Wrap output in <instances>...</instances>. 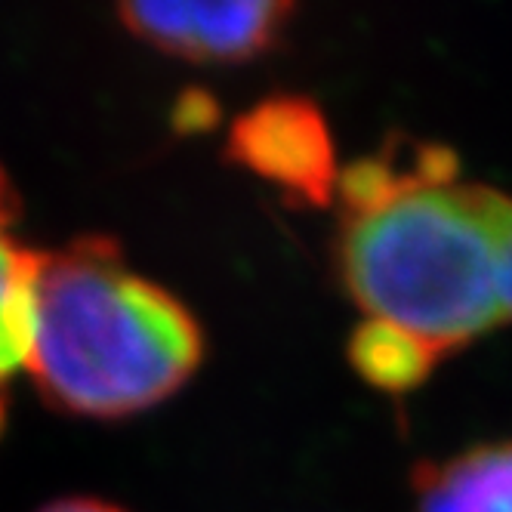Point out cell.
I'll return each instance as SVG.
<instances>
[{
	"label": "cell",
	"mask_w": 512,
	"mask_h": 512,
	"mask_svg": "<svg viewBox=\"0 0 512 512\" xmlns=\"http://www.w3.org/2000/svg\"><path fill=\"white\" fill-rule=\"evenodd\" d=\"M226 155L284 195L324 207L337 198V145L318 105L303 96H269L244 112Z\"/></svg>",
	"instance_id": "3"
},
{
	"label": "cell",
	"mask_w": 512,
	"mask_h": 512,
	"mask_svg": "<svg viewBox=\"0 0 512 512\" xmlns=\"http://www.w3.org/2000/svg\"><path fill=\"white\" fill-rule=\"evenodd\" d=\"M500 300H503L506 321H512V198L506 204L503 241H500Z\"/></svg>",
	"instance_id": "8"
},
{
	"label": "cell",
	"mask_w": 512,
	"mask_h": 512,
	"mask_svg": "<svg viewBox=\"0 0 512 512\" xmlns=\"http://www.w3.org/2000/svg\"><path fill=\"white\" fill-rule=\"evenodd\" d=\"M41 512H124V509L115 503L96 500V497H62V500L47 503Z\"/></svg>",
	"instance_id": "9"
},
{
	"label": "cell",
	"mask_w": 512,
	"mask_h": 512,
	"mask_svg": "<svg viewBox=\"0 0 512 512\" xmlns=\"http://www.w3.org/2000/svg\"><path fill=\"white\" fill-rule=\"evenodd\" d=\"M10 216H13V192H10V182H7L4 170H0V232H4Z\"/></svg>",
	"instance_id": "10"
},
{
	"label": "cell",
	"mask_w": 512,
	"mask_h": 512,
	"mask_svg": "<svg viewBox=\"0 0 512 512\" xmlns=\"http://www.w3.org/2000/svg\"><path fill=\"white\" fill-rule=\"evenodd\" d=\"M192 312L102 238L41 253L25 374L65 414L118 420L161 405L201 364Z\"/></svg>",
	"instance_id": "2"
},
{
	"label": "cell",
	"mask_w": 512,
	"mask_h": 512,
	"mask_svg": "<svg viewBox=\"0 0 512 512\" xmlns=\"http://www.w3.org/2000/svg\"><path fill=\"white\" fill-rule=\"evenodd\" d=\"M414 494L417 512H512V442L417 466Z\"/></svg>",
	"instance_id": "5"
},
{
	"label": "cell",
	"mask_w": 512,
	"mask_h": 512,
	"mask_svg": "<svg viewBox=\"0 0 512 512\" xmlns=\"http://www.w3.org/2000/svg\"><path fill=\"white\" fill-rule=\"evenodd\" d=\"M41 253L16 244L0 232V426H4V395L13 374L25 371L31 340V300Z\"/></svg>",
	"instance_id": "7"
},
{
	"label": "cell",
	"mask_w": 512,
	"mask_h": 512,
	"mask_svg": "<svg viewBox=\"0 0 512 512\" xmlns=\"http://www.w3.org/2000/svg\"><path fill=\"white\" fill-rule=\"evenodd\" d=\"M448 149L380 155L371 198L346 210L340 275L368 318L405 327L438 355L506 321L500 241L509 195L454 179Z\"/></svg>",
	"instance_id": "1"
},
{
	"label": "cell",
	"mask_w": 512,
	"mask_h": 512,
	"mask_svg": "<svg viewBox=\"0 0 512 512\" xmlns=\"http://www.w3.org/2000/svg\"><path fill=\"white\" fill-rule=\"evenodd\" d=\"M294 7L278 0L232 4H124L121 22L139 41L192 62H244L266 53Z\"/></svg>",
	"instance_id": "4"
},
{
	"label": "cell",
	"mask_w": 512,
	"mask_h": 512,
	"mask_svg": "<svg viewBox=\"0 0 512 512\" xmlns=\"http://www.w3.org/2000/svg\"><path fill=\"white\" fill-rule=\"evenodd\" d=\"M349 358L371 386L398 395L420 386L442 355L405 327L368 318L355 327L349 340Z\"/></svg>",
	"instance_id": "6"
}]
</instances>
